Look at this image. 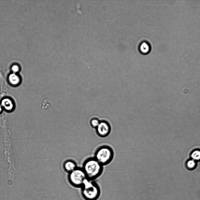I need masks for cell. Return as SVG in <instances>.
Wrapping results in <instances>:
<instances>
[{"instance_id":"cell-1","label":"cell","mask_w":200,"mask_h":200,"mask_svg":"<svg viewBox=\"0 0 200 200\" xmlns=\"http://www.w3.org/2000/svg\"><path fill=\"white\" fill-rule=\"evenodd\" d=\"M82 168L87 179L92 181L99 177L103 170V166L94 157L89 158L85 160Z\"/></svg>"},{"instance_id":"cell-2","label":"cell","mask_w":200,"mask_h":200,"mask_svg":"<svg viewBox=\"0 0 200 200\" xmlns=\"http://www.w3.org/2000/svg\"><path fill=\"white\" fill-rule=\"evenodd\" d=\"M81 188V193L85 200H96L100 194L98 184L94 181L87 179Z\"/></svg>"},{"instance_id":"cell-3","label":"cell","mask_w":200,"mask_h":200,"mask_svg":"<svg viewBox=\"0 0 200 200\" xmlns=\"http://www.w3.org/2000/svg\"><path fill=\"white\" fill-rule=\"evenodd\" d=\"M114 155V151L111 147L107 145H103L96 150L94 157L104 166L111 162Z\"/></svg>"},{"instance_id":"cell-4","label":"cell","mask_w":200,"mask_h":200,"mask_svg":"<svg viewBox=\"0 0 200 200\" xmlns=\"http://www.w3.org/2000/svg\"><path fill=\"white\" fill-rule=\"evenodd\" d=\"M68 174L69 182L72 186L77 188H81L87 179L82 167H78Z\"/></svg>"},{"instance_id":"cell-5","label":"cell","mask_w":200,"mask_h":200,"mask_svg":"<svg viewBox=\"0 0 200 200\" xmlns=\"http://www.w3.org/2000/svg\"><path fill=\"white\" fill-rule=\"evenodd\" d=\"M97 134L101 137L108 136L111 132V128L109 123L104 120L100 121L98 127L95 129Z\"/></svg>"},{"instance_id":"cell-6","label":"cell","mask_w":200,"mask_h":200,"mask_svg":"<svg viewBox=\"0 0 200 200\" xmlns=\"http://www.w3.org/2000/svg\"><path fill=\"white\" fill-rule=\"evenodd\" d=\"M77 167L76 162L72 160L65 161L63 164V168L66 172L69 173L75 169Z\"/></svg>"},{"instance_id":"cell-7","label":"cell","mask_w":200,"mask_h":200,"mask_svg":"<svg viewBox=\"0 0 200 200\" xmlns=\"http://www.w3.org/2000/svg\"><path fill=\"white\" fill-rule=\"evenodd\" d=\"M2 106L7 110H11L13 107V104L11 100L7 98L3 100L1 102Z\"/></svg>"},{"instance_id":"cell-8","label":"cell","mask_w":200,"mask_h":200,"mask_svg":"<svg viewBox=\"0 0 200 200\" xmlns=\"http://www.w3.org/2000/svg\"><path fill=\"white\" fill-rule=\"evenodd\" d=\"M10 82L14 85H17L20 82V80L18 76L15 74H12L10 75L9 77Z\"/></svg>"},{"instance_id":"cell-9","label":"cell","mask_w":200,"mask_h":200,"mask_svg":"<svg viewBox=\"0 0 200 200\" xmlns=\"http://www.w3.org/2000/svg\"><path fill=\"white\" fill-rule=\"evenodd\" d=\"M140 52L144 54L148 53L150 51V47L148 44L146 42L142 43L140 47Z\"/></svg>"},{"instance_id":"cell-10","label":"cell","mask_w":200,"mask_h":200,"mask_svg":"<svg viewBox=\"0 0 200 200\" xmlns=\"http://www.w3.org/2000/svg\"><path fill=\"white\" fill-rule=\"evenodd\" d=\"M100 122L98 119L93 118L91 120L90 124L92 127L96 129L98 126Z\"/></svg>"},{"instance_id":"cell-11","label":"cell","mask_w":200,"mask_h":200,"mask_svg":"<svg viewBox=\"0 0 200 200\" xmlns=\"http://www.w3.org/2000/svg\"><path fill=\"white\" fill-rule=\"evenodd\" d=\"M191 157L195 160H199L200 159V151L199 150L194 151L191 154Z\"/></svg>"},{"instance_id":"cell-12","label":"cell","mask_w":200,"mask_h":200,"mask_svg":"<svg viewBox=\"0 0 200 200\" xmlns=\"http://www.w3.org/2000/svg\"><path fill=\"white\" fill-rule=\"evenodd\" d=\"M195 165V162L193 160H190L188 161L187 163L188 167L190 168H193Z\"/></svg>"},{"instance_id":"cell-13","label":"cell","mask_w":200,"mask_h":200,"mask_svg":"<svg viewBox=\"0 0 200 200\" xmlns=\"http://www.w3.org/2000/svg\"><path fill=\"white\" fill-rule=\"evenodd\" d=\"M12 69L13 71L16 72L18 71L19 68L18 66L14 65L12 67Z\"/></svg>"},{"instance_id":"cell-14","label":"cell","mask_w":200,"mask_h":200,"mask_svg":"<svg viewBox=\"0 0 200 200\" xmlns=\"http://www.w3.org/2000/svg\"><path fill=\"white\" fill-rule=\"evenodd\" d=\"M1 109H2V108H1V106L0 105V112H1Z\"/></svg>"}]
</instances>
